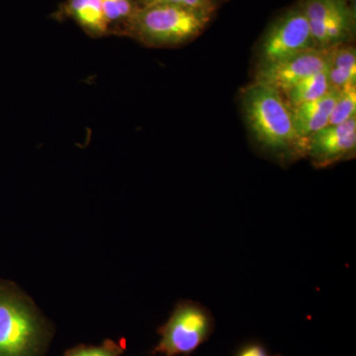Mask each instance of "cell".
<instances>
[{
  "instance_id": "1",
  "label": "cell",
  "mask_w": 356,
  "mask_h": 356,
  "mask_svg": "<svg viewBox=\"0 0 356 356\" xmlns=\"http://www.w3.org/2000/svg\"><path fill=\"white\" fill-rule=\"evenodd\" d=\"M54 332L27 294L0 280V356H44Z\"/></svg>"
},
{
  "instance_id": "2",
  "label": "cell",
  "mask_w": 356,
  "mask_h": 356,
  "mask_svg": "<svg viewBox=\"0 0 356 356\" xmlns=\"http://www.w3.org/2000/svg\"><path fill=\"white\" fill-rule=\"evenodd\" d=\"M242 105L248 128L264 149L280 158L305 154L295 132L291 110L276 89L255 81L243 89Z\"/></svg>"
},
{
  "instance_id": "3",
  "label": "cell",
  "mask_w": 356,
  "mask_h": 356,
  "mask_svg": "<svg viewBox=\"0 0 356 356\" xmlns=\"http://www.w3.org/2000/svg\"><path fill=\"white\" fill-rule=\"evenodd\" d=\"M210 19L211 15L186 7L154 4L138 7L127 21L128 31L147 46H177L199 36Z\"/></svg>"
},
{
  "instance_id": "4",
  "label": "cell",
  "mask_w": 356,
  "mask_h": 356,
  "mask_svg": "<svg viewBox=\"0 0 356 356\" xmlns=\"http://www.w3.org/2000/svg\"><path fill=\"white\" fill-rule=\"evenodd\" d=\"M214 327V318L207 308L195 302H179L158 330L161 339L151 356H189L209 339Z\"/></svg>"
},
{
  "instance_id": "5",
  "label": "cell",
  "mask_w": 356,
  "mask_h": 356,
  "mask_svg": "<svg viewBox=\"0 0 356 356\" xmlns=\"http://www.w3.org/2000/svg\"><path fill=\"white\" fill-rule=\"evenodd\" d=\"M318 49L301 2L287 9L269 26L262 37L261 64H269L303 51Z\"/></svg>"
},
{
  "instance_id": "6",
  "label": "cell",
  "mask_w": 356,
  "mask_h": 356,
  "mask_svg": "<svg viewBox=\"0 0 356 356\" xmlns=\"http://www.w3.org/2000/svg\"><path fill=\"white\" fill-rule=\"evenodd\" d=\"M318 49L348 43L355 31V11L350 0H302Z\"/></svg>"
},
{
  "instance_id": "7",
  "label": "cell",
  "mask_w": 356,
  "mask_h": 356,
  "mask_svg": "<svg viewBox=\"0 0 356 356\" xmlns=\"http://www.w3.org/2000/svg\"><path fill=\"white\" fill-rule=\"evenodd\" d=\"M329 65V49H313L283 60L259 65L255 81L266 84L281 93L288 91L306 77L313 76Z\"/></svg>"
},
{
  "instance_id": "8",
  "label": "cell",
  "mask_w": 356,
  "mask_h": 356,
  "mask_svg": "<svg viewBox=\"0 0 356 356\" xmlns=\"http://www.w3.org/2000/svg\"><path fill=\"white\" fill-rule=\"evenodd\" d=\"M356 147V118L327 126L311 136L306 142V154L314 165L327 168L350 158Z\"/></svg>"
},
{
  "instance_id": "9",
  "label": "cell",
  "mask_w": 356,
  "mask_h": 356,
  "mask_svg": "<svg viewBox=\"0 0 356 356\" xmlns=\"http://www.w3.org/2000/svg\"><path fill=\"white\" fill-rule=\"evenodd\" d=\"M337 95L339 90L331 89L327 95L315 102L305 103L296 108L290 109L292 112L295 132L305 154L307 140L314 134L329 126Z\"/></svg>"
},
{
  "instance_id": "10",
  "label": "cell",
  "mask_w": 356,
  "mask_h": 356,
  "mask_svg": "<svg viewBox=\"0 0 356 356\" xmlns=\"http://www.w3.org/2000/svg\"><path fill=\"white\" fill-rule=\"evenodd\" d=\"M327 74L331 88L334 90H341L346 86L355 84V48L346 44L329 48Z\"/></svg>"
},
{
  "instance_id": "11",
  "label": "cell",
  "mask_w": 356,
  "mask_h": 356,
  "mask_svg": "<svg viewBox=\"0 0 356 356\" xmlns=\"http://www.w3.org/2000/svg\"><path fill=\"white\" fill-rule=\"evenodd\" d=\"M67 8L70 15L91 34L103 35L108 31L102 0H70Z\"/></svg>"
},
{
  "instance_id": "12",
  "label": "cell",
  "mask_w": 356,
  "mask_h": 356,
  "mask_svg": "<svg viewBox=\"0 0 356 356\" xmlns=\"http://www.w3.org/2000/svg\"><path fill=\"white\" fill-rule=\"evenodd\" d=\"M329 74L327 69L317 74L306 77L284 95L287 98V105L290 109L296 108L305 103L315 102L327 95L331 90Z\"/></svg>"
},
{
  "instance_id": "13",
  "label": "cell",
  "mask_w": 356,
  "mask_h": 356,
  "mask_svg": "<svg viewBox=\"0 0 356 356\" xmlns=\"http://www.w3.org/2000/svg\"><path fill=\"white\" fill-rule=\"evenodd\" d=\"M356 112V86H346L339 90L337 102L334 103V109H332L331 118H330L329 125L334 126L344 122L350 120L355 117Z\"/></svg>"
},
{
  "instance_id": "14",
  "label": "cell",
  "mask_w": 356,
  "mask_h": 356,
  "mask_svg": "<svg viewBox=\"0 0 356 356\" xmlns=\"http://www.w3.org/2000/svg\"><path fill=\"white\" fill-rule=\"evenodd\" d=\"M125 350V341L106 339L100 346L79 344L65 351L64 356H122Z\"/></svg>"
},
{
  "instance_id": "15",
  "label": "cell",
  "mask_w": 356,
  "mask_h": 356,
  "mask_svg": "<svg viewBox=\"0 0 356 356\" xmlns=\"http://www.w3.org/2000/svg\"><path fill=\"white\" fill-rule=\"evenodd\" d=\"M102 4L108 25L120 21L127 22L138 9L133 0H102Z\"/></svg>"
},
{
  "instance_id": "16",
  "label": "cell",
  "mask_w": 356,
  "mask_h": 356,
  "mask_svg": "<svg viewBox=\"0 0 356 356\" xmlns=\"http://www.w3.org/2000/svg\"><path fill=\"white\" fill-rule=\"evenodd\" d=\"M182 6L211 15L215 9L214 0H182Z\"/></svg>"
},
{
  "instance_id": "17",
  "label": "cell",
  "mask_w": 356,
  "mask_h": 356,
  "mask_svg": "<svg viewBox=\"0 0 356 356\" xmlns=\"http://www.w3.org/2000/svg\"><path fill=\"white\" fill-rule=\"evenodd\" d=\"M236 356H269L264 346L259 343H250L243 346Z\"/></svg>"
},
{
  "instance_id": "18",
  "label": "cell",
  "mask_w": 356,
  "mask_h": 356,
  "mask_svg": "<svg viewBox=\"0 0 356 356\" xmlns=\"http://www.w3.org/2000/svg\"><path fill=\"white\" fill-rule=\"evenodd\" d=\"M139 1L140 2V4H142V6H144L145 3H147V1H149V0H139Z\"/></svg>"
},
{
  "instance_id": "19",
  "label": "cell",
  "mask_w": 356,
  "mask_h": 356,
  "mask_svg": "<svg viewBox=\"0 0 356 356\" xmlns=\"http://www.w3.org/2000/svg\"><path fill=\"white\" fill-rule=\"evenodd\" d=\"M275 356H281V355H275Z\"/></svg>"
}]
</instances>
